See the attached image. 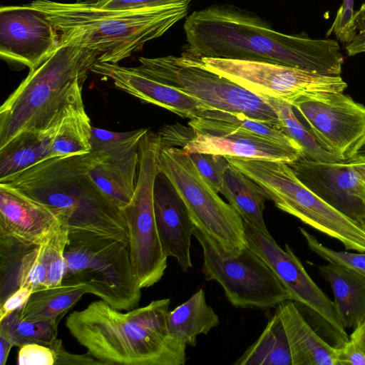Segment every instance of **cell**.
Segmentation results:
<instances>
[{
  "label": "cell",
  "mask_w": 365,
  "mask_h": 365,
  "mask_svg": "<svg viewBox=\"0 0 365 365\" xmlns=\"http://www.w3.org/2000/svg\"><path fill=\"white\" fill-rule=\"evenodd\" d=\"M56 353L50 346L28 344L19 348L18 365H55Z\"/></svg>",
  "instance_id": "ab89813d"
},
{
  "label": "cell",
  "mask_w": 365,
  "mask_h": 365,
  "mask_svg": "<svg viewBox=\"0 0 365 365\" xmlns=\"http://www.w3.org/2000/svg\"><path fill=\"white\" fill-rule=\"evenodd\" d=\"M138 60V68L143 73L215 109L243 113L280 127L276 112L267 102L207 69L200 57L184 51L180 56L140 57Z\"/></svg>",
  "instance_id": "9c48e42d"
},
{
  "label": "cell",
  "mask_w": 365,
  "mask_h": 365,
  "mask_svg": "<svg viewBox=\"0 0 365 365\" xmlns=\"http://www.w3.org/2000/svg\"><path fill=\"white\" fill-rule=\"evenodd\" d=\"M337 365H365V352L352 340L338 346Z\"/></svg>",
  "instance_id": "ee69618b"
},
{
  "label": "cell",
  "mask_w": 365,
  "mask_h": 365,
  "mask_svg": "<svg viewBox=\"0 0 365 365\" xmlns=\"http://www.w3.org/2000/svg\"><path fill=\"white\" fill-rule=\"evenodd\" d=\"M56 353L55 365H103L89 354H76L67 351L60 339H56L50 345Z\"/></svg>",
  "instance_id": "b9f144b4"
},
{
  "label": "cell",
  "mask_w": 365,
  "mask_h": 365,
  "mask_svg": "<svg viewBox=\"0 0 365 365\" xmlns=\"http://www.w3.org/2000/svg\"><path fill=\"white\" fill-rule=\"evenodd\" d=\"M98 53L61 45L10 94L0 108V148L25 130L46 131L73 110H85L83 86Z\"/></svg>",
  "instance_id": "5b68a950"
},
{
  "label": "cell",
  "mask_w": 365,
  "mask_h": 365,
  "mask_svg": "<svg viewBox=\"0 0 365 365\" xmlns=\"http://www.w3.org/2000/svg\"><path fill=\"white\" fill-rule=\"evenodd\" d=\"M64 257L63 282L83 285L88 293L120 311L138 305L142 289L133 267L129 241L108 237L68 241Z\"/></svg>",
  "instance_id": "52a82bcc"
},
{
  "label": "cell",
  "mask_w": 365,
  "mask_h": 365,
  "mask_svg": "<svg viewBox=\"0 0 365 365\" xmlns=\"http://www.w3.org/2000/svg\"><path fill=\"white\" fill-rule=\"evenodd\" d=\"M88 175L100 190L123 209L130 201L138 174V149L123 154L96 150Z\"/></svg>",
  "instance_id": "603a6c76"
},
{
  "label": "cell",
  "mask_w": 365,
  "mask_h": 365,
  "mask_svg": "<svg viewBox=\"0 0 365 365\" xmlns=\"http://www.w3.org/2000/svg\"><path fill=\"white\" fill-rule=\"evenodd\" d=\"M263 99L276 112L282 130L302 148L303 157L317 161H342L321 147L312 133L297 118L291 103L271 98Z\"/></svg>",
  "instance_id": "1f68e13d"
},
{
  "label": "cell",
  "mask_w": 365,
  "mask_h": 365,
  "mask_svg": "<svg viewBox=\"0 0 365 365\" xmlns=\"http://www.w3.org/2000/svg\"><path fill=\"white\" fill-rule=\"evenodd\" d=\"M60 36L61 45H74L98 53V62L118 63L165 34L185 18L189 1L137 10L98 9L86 0H34Z\"/></svg>",
  "instance_id": "277c9868"
},
{
  "label": "cell",
  "mask_w": 365,
  "mask_h": 365,
  "mask_svg": "<svg viewBox=\"0 0 365 365\" xmlns=\"http://www.w3.org/2000/svg\"><path fill=\"white\" fill-rule=\"evenodd\" d=\"M148 128H140L129 132H113L92 128V150L108 154H123L138 149L140 140Z\"/></svg>",
  "instance_id": "e575fe53"
},
{
  "label": "cell",
  "mask_w": 365,
  "mask_h": 365,
  "mask_svg": "<svg viewBox=\"0 0 365 365\" xmlns=\"http://www.w3.org/2000/svg\"><path fill=\"white\" fill-rule=\"evenodd\" d=\"M11 341L6 336L0 335V365H5L11 348Z\"/></svg>",
  "instance_id": "c3c4849f"
},
{
  "label": "cell",
  "mask_w": 365,
  "mask_h": 365,
  "mask_svg": "<svg viewBox=\"0 0 365 365\" xmlns=\"http://www.w3.org/2000/svg\"><path fill=\"white\" fill-rule=\"evenodd\" d=\"M158 166L175 188L195 226L229 250L247 246L242 217L218 195L188 154L161 143Z\"/></svg>",
  "instance_id": "8fae6325"
},
{
  "label": "cell",
  "mask_w": 365,
  "mask_h": 365,
  "mask_svg": "<svg viewBox=\"0 0 365 365\" xmlns=\"http://www.w3.org/2000/svg\"><path fill=\"white\" fill-rule=\"evenodd\" d=\"M103 10L128 11L181 4L189 0H86Z\"/></svg>",
  "instance_id": "f35d334b"
},
{
  "label": "cell",
  "mask_w": 365,
  "mask_h": 365,
  "mask_svg": "<svg viewBox=\"0 0 365 365\" xmlns=\"http://www.w3.org/2000/svg\"><path fill=\"white\" fill-rule=\"evenodd\" d=\"M170 300H153L123 313L103 300L68 314L66 327L103 365H183L187 345L168 327Z\"/></svg>",
  "instance_id": "7a4b0ae2"
},
{
  "label": "cell",
  "mask_w": 365,
  "mask_h": 365,
  "mask_svg": "<svg viewBox=\"0 0 365 365\" xmlns=\"http://www.w3.org/2000/svg\"><path fill=\"white\" fill-rule=\"evenodd\" d=\"M60 219L61 223L59 227L44 244L47 287L62 284L66 272L64 252L68 240V229L66 221Z\"/></svg>",
  "instance_id": "836d02e7"
},
{
  "label": "cell",
  "mask_w": 365,
  "mask_h": 365,
  "mask_svg": "<svg viewBox=\"0 0 365 365\" xmlns=\"http://www.w3.org/2000/svg\"><path fill=\"white\" fill-rule=\"evenodd\" d=\"M268 194L280 210L339 240L346 250L365 252V231L310 190L287 163L225 156Z\"/></svg>",
  "instance_id": "8992f818"
},
{
  "label": "cell",
  "mask_w": 365,
  "mask_h": 365,
  "mask_svg": "<svg viewBox=\"0 0 365 365\" xmlns=\"http://www.w3.org/2000/svg\"><path fill=\"white\" fill-rule=\"evenodd\" d=\"M363 230L365 231V220L361 224Z\"/></svg>",
  "instance_id": "f907efd6"
},
{
  "label": "cell",
  "mask_w": 365,
  "mask_h": 365,
  "mask_svg": "<svg viewBox=\"0 0 365 365\" xmlns=\"http://www.w3.org/2000/svg\"><path fill=\"white\" fill-rule=\"evenodd\" d=\"M61 220L48 206L0 182V235L43 245Z\"/></svg>",
  "instance_id": "d6986e66"
},
{
  "label": "cell",
  "mask_w": 365,
  "mask_h": 365,
  "mask_svg": "<svg viewBox=\"0 0 365 365\" xmlns=\"http://www.w3.org/2000/svg\"><path fill=\"white\" fill-rule=\"evenodd\" d=\"M97 151L44 160L0 180L50 207L66 221L68 241L108 237L129 241L123 209L88 175Z\"/></svg>",
  "instance_id": "3957f363"
},
{
  "label": "cell",
  "mask_w": 365,
  "mask_h": 365,
  "mask_svg": "<svg viewBox=\"0 0 365 365\" xmlns=\"http://www.w3.org/2000/svg\"><path fill=\"white\" fill-rule=\"evenodd\" d=\"M58 325L56 322L25 320L18 309L0 320V335L19 348L34 343L50 346L57 339Z\"/></svg>",
  "instance_id": "d6a6232c"
},
{
  "label": "cell",
  "mask_w": 365,
  "mask_h": 365,
  "mask_svg": "<svg viewBox=\"0 0 365 365\" xmlns=\"http://www.w3.org/2000/svg\"><path fill=\"white\" fill-rule=\"evenodd\" d=\"M349 339L354 341L365 352V319L353 330Z\"/></svg>",
  "instance_id": "7dc6e473"
},
{
  "label": "cell",
  "mask_w": 365,
  "mask_h": 365,
  "mask_svg": "<svg viewBox=\"0 0 365 365\" xmlns=\"http://www.w3.org/2000/svg\"><path fill=\"white\" fill-rule=\"evenodd\" d=\"M297 178L314 194L359 224L365 220L359 197V180L347 161H317L304 157L289 164Z\"/></svg>",
  "instance_id": "2e32d148"
},
{
  "label": "cell",
  "mask_w": 365,
  "mask_h": 365,
  "mask_svg": "<svg viewBox=\"0 0 365 365\" xmlns=\"http://www.w3.org/2000/svg\"><path fill=\"white\" fill-rule=\"evenodd\" d=\"M356 33L351 41L346 43L345 49L349 56L365 53V2L354 13Z\"/></svg>",
  "instance_id": "7bdbcfd3"
},
{
  "label": "cell",
  "mask_w": 365,
  "mask_h": 365,
  "mask_svg": "<svg viewBox=\"0 0 365 365\" xmlns=\"http://www.w3.org/2000/svg\"><path fill=\"white\" fill-rule=\"evenodd\" d=\"M60 46V36L40 11L29 4L0 8V56L32 71Z\"/></svg>",
  "instance_id": "9a60e30c"
},
{
  "label": "cell",
  "mask_w": 365,
  "mask_h": 365,
  "mask_svg": "<svg viewBox=\"0 0 365 365\" xmlns=\"http://www.w3.org/2000/svg\"><path fill=\"white\" fill-rule=\"evenodd\" d=\"M299 231L305 239L308 247L321 258L329 263L339 265L365 276V252L354 253L336 251L322 244L305 229L299 227Z\"/></svg>",
  "instance_id": "d590c367"
},
{
  "label": "cell",
  "mask_w": 365,
  "mask_h": 365,
  "mask_svg": "<svg viewBox=\"0 0 365 365\" xmlns=\"http://www.w3.org/2000/svg\"><path fill=\"white\" fill-rule=\"evenodd\" d=\"M88 293L82 284L64 282L34 291L19 308L21 317L32 322L59 323L61 318Z\"/></svg>",
  "instance_id": "f1b7e54d"
},
{
  "label": "cell",
  "mask_w": 365,
  "mask_h": 365,
  "mask_svg": "<svg viewBox=\"0 0 365 365\" xmlns=\"http://www.w3.org/2000/svg\"><path fill=\"white\" fill-rule=\"evenodd\" d=\"M92 128L86 110L70 112L58 125L48 159L90 153Z\"/></svg>",
  "instance_id": "4dcf8cb0"
},
{
  "label": "cell",
  "mask_w": 365,
  "mask_h": 365,
  "mask_svg": "<svg viewBox=\"0 0 365 365\" xmlns=\"http://www.w3.org/2000/svg\"><path fill=\"white\" fill-rule=\"evenodd\" d=\"M168 327L175 338L187 346H195L199 334H206L218 326L220 317L206 302L203 289L169 312Z\"/></svg>",
  "instance_id": "83f0119b"
},
{
  "label": "cell",
  "mask_w": 365,
  "mask_h": 365,
  "mask_svg": "<svg viewBox=\"0 0 365 365\" xmlns=\"http://www.w3.org/2000/svg\"><path fill=\"white\" fill-rule=\"evenodd\" d=\"M188 125L195 134L225 135L242 131L289 144H298L272 123L251 118L243 113L219 109L207 110L197 118L190 119Z\"/></svg>",
  "instance_id": "484cf974"
},
{
  "label": "cell",
  "mask_w": 365,
  "mask_h": 365,
  "mask_svg": "<svg viewBox=\"0 0 365 365\" xmlns=\"http://www.w3.org/2000/svg\"><path fill=\"white\" fill-rule=\"evenodd\" d=\"M32 292V289L29 287H21L0 304V320L21 308L27 302Z\"/></svg>",
  "instance_id": "f6af8a7d"
},
{
  "label": "cell",
  "mask_w": 365,
  "mask_h": 365,
  "mask_svg": "<svg viewBox=\"0 0 365 365\" xmlns=\"http://www.w3.org/2000/svg\"><path fill=\"white\" fill-rule=\"evenodd\" d=\"M349 163L352 164L358 175L359 180V195L364 204L365 205V161Z\"/></svg>",
  "instance_id": "bcb514c9"
},
{
  "label": "cell",
  "mask_w": 365,
  "mask_h": 365,
  "mask_svg": "<svg viewBox=\"0 0 365 365\" xmlns=\"http://www.w3.org/2000/svg\"><path fill=\"white\" fill-rule=\"evenodd\" d=\"M91 72L110 79L116 88L141 101L165 108L182 118H197L205 111L215 109L200 99L147 75L138 66L98 61Z\"/></svg>",
  "instance_id": "e0dca14e"
},
{
  "label": "cell",
  "mask_w": 365,
  "mask_h": 365,
  "mask_svg": "<svg viewBox=\"0 0 365 365\" xmlns=\"http://www.w3.org/2000/svg\"><path fill=\"white\" fill-rule=\"evenodd\" d=\"M44 244L0 235V304L21 287H47Z\"/></svg>",
  "instance_id": "44dd1931"
},
{
  "label": "cell",
  "mask_w": 365,
  "mask_h": 365,
  "mask_svg": "<svg viewBox=\"0 0 365 365\" xmlns=\"http://www.w3.org/2000/svg\"><path fill=\"white\" fill-rule=\"evenodd\" d=\"M158 133L162 145L180 148L195 135L190 126L187 128L178 123L165 125Z\"/></svg>",
  "instance_id": "60d3db41"
},
{
  "label": "cell",
  "mask_w": 365,
  "mask_h": 365,
  "mask_svg": "<svg viewBox=\"0 0 365 365\" xmlns=\"http://www.w3.org/2000/svg\"><path fill=\"white\" fill-rule=\"evenodd\" d=\"M155 222L163 247L184 272L192 267L190 256L194 223L175 188L158 172L153 192Z\"/></svg>",
  "instance_id": "ac0fdd59"
},
{
  "label": "cell",
  "mask_w": 365,
  "mask_h": 365,
  "mask_svg": "<svg viewBox=\"0 0 365 365\" xmlns=\"http://www.w3.org/2000/svg\"><path fill=\"white\" fill-rule=\"evenodd\" d=\"M205 66L264 98L292 105L313 92H343L348 86L340 76H329L280 64L237 59L202 57Z\"/></svg>",
  "instance_id": "7c38bea8"
},
{
  "label": "cell",
  "mask_w": 365,
  "mask_h": 365,
  "mask_svg": "<svg viewBox=\"0 0 365 365\" xmlns=\"http://www.w3.org/2000/svg\"><path fill=\"white\" fill-rule=\"evenodd\" d=\"M325 150L349 160L365 139V106L343 92H313L292 103Z\"/></svg>",
  "instance_id": "4fadbf2b"
},
{
  "label": "cell",
  "mask_w": 365,
  "mask_h": 365,
  "mask_svg": "<svg viewBox=\"0 0 365 365\" xmlns=\"http://www.w3.org/2000/svg\"><path fill=\"white\" fill-rule=\"evenodd\" d=\"M58 124L46 131H23L1 148L0 180L48 159Z\"/></svg>",
  "instance_id": "4316f807"
},
{
  "label": "cell",
  "mask_w": 365,
  "mask_h": 365,
  "mask_svg": "<svg viewBox=\"0 0 365 365\" xmlns=\"http://www.w3.org/2000/svg\"><path fill=\"white\" fill-rule=\"evenodd\" d=\"M349 162L365 161V139L356 150L353 156L348 160Z\"/></svg>",
  "instance_id": "681fc988"
},
{
  "label": "cell",
  "mask_w": 365,
  "mask_h": 365,
  "mask_svg": "<svg viewBox=\"0 0 365 365\" xmlns=\"http://www.w3.org/2000/svg\"><path fill=\"white\" fill-rule=\"evenodd\" d=\"M200 173L220 192L227 169L230 166L225 155L202 153L188 154Z\"/></svg>",
  "instance_id": "8d00e7d4"
},
{
  "label": "cell",
  "mask_w": 365,
  "mask_h": 365,
  "mask_svg": "<svg viewBox=\"0 0 365 365\" xmlns=\"http://www.w3.org/2000/svg\"><path fill=\"white\" fill-rule=\"evenodd\" d=\"M354 3V0H343L327 36L334 33L341 42L347 43L351 41L356 33Z\"/></svg>",
  "instance_id": "74e56055"
},
{
  "label": "cell",
  "mask_w": 365,
  "mask_h": 365,
  "mask_svg": "<svg viewBox=\"0 0 365 365\" xmlns=\"http://www.w3.org/2000/svg\"><path fill=\"white\" fill-rule=\"evenodd\" d=\"M276 310L287 334L292 365H337L338 348L317 334L294 301L279 303Z\"/></svg>",
  "instance_id": "7402d4cb"
},
{
  "label": "cell",
  "mask_w": 365,
  "mask_h": 365,
  "mask_svg": "<svg viewBox=\"0 0 365 365\" xmlns=\"http://www.w3.org/2000/svg\"><path fill=\"white\" fill-rule=\"evenodd\" d=\"M220 192L240 215L244 223L267 237L272 236L263 217L265 202L269 197L260 185L230 165L225 172Z\"/></svg>",
  "instance_id": "d4e9b609"
},
{
  "label": "cell",
  "mask_w": 365,
  "mask_h": 365,
  "mask_svg": "<svg viewBox=\"0 0 365 365\" xmlns=\"http://www.w3.org/2000/svg\"><path fill=\"white\" fill-rule=\"evenodd\" d=\"M192 235L202 250L206 280L218 282L234 307L269 309L290 300L274 271L248 245L229 250L195 225Z\"/></svg>",
  "instance_id": "ba28073f"
},
{
  "label": "cell",
  "mask_w": 365,
  "mask_h": 365,
  "mask_svg": "<svg viewBox=\"0 0 365 365\" xmlns=\"http://www.w3.org/2000/svg\"><path fill=\"white\" fill-rule=\"evenodd\" d=\"M183 29L185 51L200 58L263 61L329 76L341 73L338 41L279 32L255 14L232 5L195 11Z\"/></svg>",
  "instance_id": "6da1fadb"
},
{
  "label": "cell",
  "mask_w": 365,
  "mask_h": 365,
  "mask_svg": "<svg viewBox=\"0 0 365 365\" xmlns=\"http://www.w3.org/2000/svg\"><path fill=\"white\" fill-rule=\"evenodd\" d=\"M160 147L158 133L148 130L138 145L139 166L135 191L123 209L128 228L132 264L141 289L158 283L168 266V256L160 238L153 201Z\"/></svg>",
  "instance_id": "30bf717a"
},
{
  "label": "cell",
  "mask_w": 365,
  "mask_h": 365,
  "mask_svg": "<svg viewBox=\"0 0 365 365\" xmlns=\"http://www.w3.org/2000/svg\"><path fill=\"white\" fill-rule=\"evenodd\" d=\"M235 365H292L290 348L281 318L275 310L258 339Z\"/></svg>",
  "instance_id": "f546056e"
},
{
  "label": "cell",
  "mask_w": 365,
  "mask_h": 365,
  "mask_svg": "<svg viewBox=\"0 0 365 365\" xmlns=\"http://www.w3.org/2000/svg\"><path fill=\"white\" fill-rule=\"evenodd\" d=\"M333 290L337 314L345 329H355L365 319V276L329 263L318 267Z\"/></svg>",
  "instance_id": "cb8c5ba5"
},
{
  "label": "cell",
  "mask_w": 365,
  "mask_h": 365,
  "mask_svg": "<svg viewBox=\"0 0 365 365\" xmlns=\"http://www.w3.org/2000/svg\"><path fill=\"white\" fill-rule=\"evenodd\" d=\"M186 154L210 153L290 164L304 156L299 144H289L242 131L225 135L195 134L181 148Z\"/></svg>",
  "instance_id": "ffe728a7"
},
{
  "label": "cell",
  "mask_w": 365,
  "mask_h": 365,
  "mask_svg": "<svg viewBox=\"0 0 365 365\" xmlns=\"http://www.w3.org/2000/svg\"><path fill=\"white\" fill-rule=\"evenodd\" d=\"M245 224L247 245L274 271L289 294L290 300L302 304L327 322L341 339L349 340L334 302L316 284L292 248L283 250L271 237Z\"/></svg>",
  "instance_id": "5bb4252c"
}]
</instances>
